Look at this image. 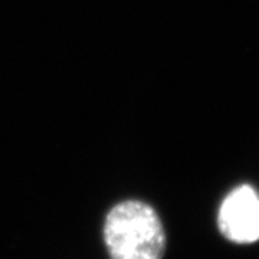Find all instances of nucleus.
<instances>
[{
    "instance_id": "obj_1",
    "label": "nucleus",
    "mask_w": 259,
    "mask_h": 259,
    "mask_svg": "<svg viewBox=\"0 0 259 259\" xmlns=\"http://www.w3.org/2000/svg\"><path fill=\"white\" fill-rule=\"evenodd\" d=\"M104 242L110 259H163L167 246L157 212L140 200L121 202L107 213Z\"/></svg>"
},
{
    "instance_id": "obj_2",
    "label": "nucleus",
    "mask_w": 259,
    "mask_h": 259,
    "mask_svg": "<svg viewBox=\"0 0 259 259\" xmlns=\"http://www.w3.org/2000/svg\"><path fill=\"white\" fill-rule=\"evenodd\" d=\"M218 225L222 235L233 243L259 241V194L250 186H239L223 199Z\"/></svg>"
}]
</instances>
